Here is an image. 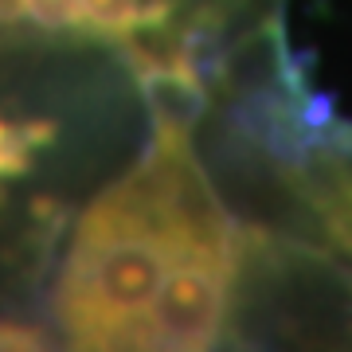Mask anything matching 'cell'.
I'll use <instances>...</instances> for the list:
<instances>
[{
  "label": "cell",
  "instance_id": "4",
  "mask_svg": "<svg viewBox=\"0 0 352 352\" xmlns=\"http://www.w3.org/2000/svg\"><path fill=\"white\" fill-rule=\"evenodd\" d=\"M59 141V118L0 106V212H8L28 180H36Z\"/></svg>",
  "mask_w": 352,
  "mask_h": 352
},
{
  "label": "cell",
  "instance_id": "5",
  "mask_svg": "<svg viewBox=\"0 0 352 352\" xmlns=\"http://www.w3.org/2000/svg\"><path fill=\"white\" fill-rule=\"evenodd\" d=\"M28 329L20 321H0V349H24Z\"/></svg>",
  "mask_w": 352,
  "mask_h": 352
},
{
  "label": "cell",
  "instance_id": "1",
  "mask_svg": "<svg viewBox=\"0 0 352 352\" xmlns=\"http://www.w3.org/2000/svg\"><path fill=\"white\" fill-rule=\"evenodd\" d=\"M149 138L51 247L47 337L63 349H223L298 258L247 223L200 153V113L145 102Z\"/></svg>",
  "mask_w": 352,
  "mask_h": 352
},
{
  "label": "cell",
  "instance_id": "2",
  "mask_svg": "<svg viewBox=\"0 0 352 352\" xmlns=\"http://www.w3.org/2000/svg\"><path fill=\"white\" fill-rule=\"evenodd\" d=\"M286 0H0V47L102 51L145 102L208 118L298 78Z\"/></svg>",
  "mask_w": 352,
  "mask_h": 352
},
{
  "label": "cell",
  "instance_id": "3",
  "mask_svg": "<svg viewBox=\"0 0 352 352\" xmlns=\"http://www.w3.org/2000/svg\"><path fill=\"white\" fill-rule=\"evenodd\" d=\"M254 122L286 196L282 239L352 314V122L314 118L302 90L258 106Z\"/></svg>",
  "mask_w": 352,
  "mask_h": 352
}]
</instances>
